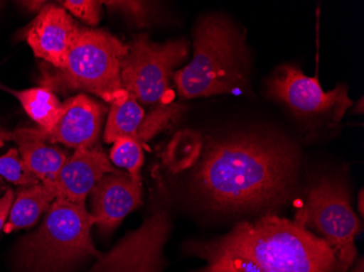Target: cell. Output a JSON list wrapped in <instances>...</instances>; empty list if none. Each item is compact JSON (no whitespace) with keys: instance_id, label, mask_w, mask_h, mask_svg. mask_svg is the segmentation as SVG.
<instances>
[{"instance_id":"obj_1","label":"cell","mask_w":364,"mask_h":272,"mask_svg":"<svg viewBox=\"0 0 364 272\" xmlns=\"http://www.w3.org/2000/svg\"><path fill=\"white\" fill-rule=\"evenodd\" d=\"M198 156L192 191L218 214H269L288 202L299 173V151L277 135L241 132L210 138Z\"/></svg>"},{"instance_id":"obj_2","label":"cell","mask_w":364,"mask_h":272,"mask_svg":"<svg viewBox=\"0 0 364 272\" xmlns=\"http://www.w3.org/2000/svg\"><path fill=\"white\" fill-rule=\"evenodd\" d=\"M183 251L204 261L191 272H337L324 240L272 212L215 239L189 241Z\"/></svg>"},{"instance_id":"obj_3","label":"cell","mask_w":364,"mask_h":272,"mask_svg":"<svg viewBox=\"0 0 364 272\" xmlns=\"http://www.w3.org/2000/svg\"><path fill=\"white\" fill-rule=\"evenodd\" d=\"M251 56L245 32L224 14H210L196 24L193 56L173 82L182 99L247 91Z\"/></svg>"},{"instance_id":"obj_4","label":"cell","mask_w":364,"mask_h":272,"mask_svg":"<svg viewBox=\"0 0 364 272\" xmlns=\"http://www.w3.org/2000/svg\"><path fill=\"white\" fill-rule=\"evenodd\" d=\"M45 214L40 227L18 243L19 272H71L101 256L92 240L95 220L85 205L57 197Z\"/></svg>"},{"instance_id":"obj_5","label":"cell","mask_w":364,"mask_h":272,"mask_svg":"<svg viewBox=\"0 0 364 272\" xmlns=\"http://www.w3.org/2000/svg\"><path fill=\"white\" fill-rule=\"evenodd\" d=\"M128 44L100 28L80 26L67 62L57 69L41 65V87L56 93L85 92L112 103L122 91L120 62Z\"/></svg>"},{"instance_id":"obj_6","label":"cell","mask_w":364,"mask_h":272,"mask_svg":"<svg viewBox=\"0 0 364 272\" xmlns=\"http://www.w3.org/2000/svg\"><path fill=\"white\" fill-rule=\"evenodd\" d=\"M294 222L327 243L337 261V272H348L358 257L355 236L362 224L351 206L348 190L339 180L322 177L304 190Z\"/></svg>"},{"instance_id":"obj_7","label":"cell","mask_w":364,"mask_h":272,"mask_svg":"<svg viewBox=\"0 0 364 272\" xmlns=\"http://www.w3.org/2000/svg\"><path fill=\"white\" fill-rule=\"evenodd\" d=\"M188 42L171 40L152 42L146 33L134 36L120 62L122 89L138 103L157 105L171 102L175 67L187 58Z\"/></svg>"},{"instance_id":"obj_8","label":"cell","mask_w":364,"mask_h":272,"mask_svg":"<svg viewBox=\"0 0 364 272\" xmlns=\"http://www.w3.org/2000/svg\"><path fill=\"white\" fill-rule=\"evenodd\" d=\"M269 98L285 106L300 121L310 126H336L353 106L348 87L338 84L323 91L318 77H306L298 65L276 67L265 82Z\"/></svg>"},{"instance_id":"obj_9","label":"cell","mask_w":364,"mask_h":272,"mask_svg":"<svg viewBox=\"0 0 364 272\" xmlns=\"http://www.w3.org/2000/svg\"><path fill=\"white\" fill-rule=\"evenodd\" d=\"M166 196L157 192L142 224L102 253L87 272H164V249L171 229Z\"/></svg>"},{"instance_id":"obj_10","label":"cell","mask_w":364,"mask_h":272,"mask_svg":"<svg viewBox=\"0 0 364 272\" xmlns=\"http://www.w3.org/2000/svg\"><path fill=\"white\" fill-rule=\"evenodd\" d=\"M80 26L65 8L46 4L26 31L34 56L60 69L65 65Z\"/></svg>"},{"instance_id":"obj_11","label":"cell","mask_w":364,"mask_h":272,"mask_svg":"<svg viewBox=\"0 0 364 272\" xmlns=\"http://www.w3.org/2000/svg\"><path fill=\"white\" fill-rule=\"evenodd\" d=\"M106 109L97 100L81 93L61 103L58 119L44 138L49 143H61L70 148L97 146Z\"/></svg>"},{"instance_id":"obj_12","label":"cell","mask_w":364,"mask_h":272,"mask_svg":"<svg viewBox=\"0 0 364 272\" xmlns=\"http://www.w3.org/2000/svg\"><path fill=\"white\" fill-rule=\"evenodd\" d=\"M90 195L95 226L102 234H110L142 204V183L116 171L104 175Z\"/></svg>"},{"instance_id":"obj_13","label":"cell","mask_w":364,"mask_h":272,"mask_svg":"<svg viewBox=\"0 0 364 272\" xmlns=\"http://www.w3.org/2000/svg\"><path fill=\"white\" fill-rule=\"evenodd\" d=\"M116 171L101 147L75 149L57 178L55 183L57 197L85 205L87 195L100 180Z\"/></svg>"},{"instance_id":"obj_14","label":"cell","mask_w":364,"mask_h":272,"mask_svg":"<svg viewBox=\"0 0 364 272\" xmlns=\"http://www.w3.org/2000/svg\"><path fill=\"white\" fill-rule=\"evenodd\" d=\"M22 161L42 183L54 186L61 168L68 159L67 151L49 143L40 129L20 128L11 132Z\"/></svg>"},{"instance_id":"obj_15","label":"cell","mask_w":364,"mask_h":272,"mask_svg":"<svg viewBox=\"0 0 364 272\" xmlns=\"http://www.w3.org/2000/svg\"><path fill=\"white\" fill-rule=\"evenodd\" d=\"M56 198L57 191L54 186L42 182L28 187H22L12 202L9 216L3 228L4 232L12 233L34 226Z\"/></svg>"},{"instance_id":"obj_16","label":"cell","mask_w":364,"mask_h":272,"mask_svg":"<svg viewBox=\"0 0 364 272\" xmlns=\"http://www.w3.org/2000/svg\"><path fill=\"white\" fill-rule=\"evenodd\" d=\"M104 140L114 143L120 138H136L144 118V110L132 96L122 89L109 104Z\"/></svg>"},{"instance_id":"obj_17","label":"cell","mask_w":364,"mask_h":272,"mask_svg":"<svg viewBox=\"0 0 364 272\" xmlns=\"http://www.w3.org/2000/svg\"><path fill=\"white\" fill-rule=\"evenodd\" d=\"M24 111L38 124L41 132L49 134L56 124L61 103L56 94L46 87H38L12 92Z\"/></svg>"},{"instance_id":"obj_18","label":"cell","mask_w":364,"mask_h":272,"mask_svg":"<svg viewBox=\"0 0 364 272\" xmlns=\"http://www.w3.org/2000/svg\"><path fill=\"white\" fill-rule=\"evenodd\" d=\"M185 106L173 102L157 104L147 114H144L134 140L140 143L145 149H149L146 143L150 142L161 131L166 130L176 124L185 111Z\"/></svg>"},{"instance_id":"obj_19","label":"cell","mask_w":364,"mask_h":272,"mask_svg":"<svg viewBox=\"0 0 364 272\" xmlns=\"http://www.w3.org/2000/svg\"><path fill=\"white\" fill-rule=\"evenodd\" d=\"M201 148L202 143L198 135L192 131H183L178 133L171 141L165 154V161L178 173L196 163Z\"/></svg>"},{"instance_id":"obj_20","label":"cell","mask_w":364,"mask_h":272,"mask_svg":"<svg viewBox=\"0 0 364 272\" xmlns=\"http://www.w3.org/2000/svg\"><path fill=\"white\" fill-rule=\"evenodd\" d=\"M110 163L127 170V173L139 183H142L141 169L144 163V147L132 138H120L112 143Z\"/></svg>"},{"instance_id":"obj_21","label":"cell","mask_w":364,"mask_h":272,"mask_svg":"<svg viewBox=\"0 0 364 272\" xmlns=\"http://www.w3.org/2000/svg\"><path fill=\"white\" fill-rule=\"evenodd\" d=\"M0 177L22 187L40 183V180L31 173L22 161L18 148H10L5 155L0 156Z\"/></svg>"},{"instance_id":"obj_22","label":"cell","mask_w":364,"mask_h":272,"mask_svg":"<svg viewBox=\"0 0 364 272\" xmlns=\"http://www.w3.org/2000/svg\"><path fill=\"white\" fill-rule=\"evenodd\" d=\"M106 7L112 11L124 14L131 23L139 28L150 23L154 10L152 3L149 1H103Z\"/></svg>"},{"instance_id":"obj_23","label":"cell","mask_w":364,"mask_h":272,"mask_svg":"<svg viewBox=\"0 0 364 272\" xmlns=\"http://www.w3.org/2000/svg\"><path fill=\"white\" fill-rule=\"evenodd\" d=\"M63 6L67 11L77 16V19L85 22L87 26H95L101 18V7L103 1L94 0H67L63 1Z\"/></svg>"},{"instance_id":"obj_24","label":"cell","mask_w":364,"mask_h":272,"mask_svg":"<svg viewBox=\"0 0 364 272\" xmlns=\"http://www.w3.org/2000/svg\"><path fill=\"white\" fill-rule=\"evenodd\" d=\"M14 200V193L10 189L7 190L0 197V230H3L4 226H5Z\"/></svg>"},{"instance_id":"obj_25","label":"cell","mask_w":364,"mask_h":272,"mask_svg":"<svg viewBox=\"0 0 364 272\" xmlns=\"http://www.w3.org/2000/svg\"><path fill=\"white\" fill-rule=\"evenodd\" d=\"M18 4L26 8L28 12H36V13H38L46 6L45 1H19Z\"/></svg>"},{"instance_id":"obj_26","label":"cell","mask_w":364,"mask_h":272,"mask_svg":"<svg viewBox=\"0 0 364 272\" xmlns=\"http://www.w3.org/2000/svg\"><path fill=\"white\" fill-rule=\"evenodd\" d=\"M355 266H353V269L349 270L350 272H364V265H363V257H360L359 261L358 259H355Z\"/></svg>"},{"instance_id":"obj_27","label":"cell","mask_w":364,"mask_h":272,"mask_svg":"<svg viewBox=\"0 0 364 272\" xmlns=\"http://www.w3.org/2000/svg\"><path fill=\"white\" fill-rule=\"evenodd\" d=\"M359 200H358V210H359L360 214L363 217L364 214V195H363V189L360 190Z\"/></svg>"},{"instance_id":"obj_28","label":"cell","mask_w":364,"mask_h":272,"mask_svg":"<svg viewBox=\"0 0 364 272\" xmlns=\"http://www.w3.org/2000/svg\"><path fill=\"white\" fill-rule=\"evenodd\" d=\"M10 140H11V132H6L0 129V147L4 146L6 141Z\"/></svg>"},{"instance_id":"obj_29","label":"cell","mask_w":364,"mask_h":272,"mask_svg":"<svg viewBox=\"0 0 364 272\" xmlns=\"http://www.w3.org/2000/svg\"><path fill=\"white\" fill-rule=\"evenodd\" d=\"M1 4H3V3H0V5H1Z\"/></svg>"}]
</instances>
